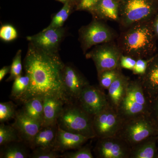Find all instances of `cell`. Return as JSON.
Segmentation results:
<instances>
[{
  "instance_id": "11",
  "label": "cell",
  "mask_w": 158,
  "mask_h": 158,
  "mask_svg": "<svg viewBox=\"0 0 158 158\" xmlns=\"http://www.w3.org/2000/svg\"><path fill=\"white\" fill-rule=\"evenodd\" d=\"M62 84L69 103L77 102L82 90L90 85L86 78L75 67L70 64H66L63 68Z\"/></svg>"
},
{
  "instance_id": "19",
  "label": "cell",
  "mask_w": 158,
  "mask_h": 158,
  "mask_svg": "<svg viewBox=\"0 0 158 158\" xmlns=\"http://www.w3.org/2000/svg\"><path fill=\"white\" fill-rule=\"evenodd\" d=\"M58 124L42 126L35 136L29 147L33 150L37 148L54 149L56 144Z\"/></svg>"
},
{
  "instance_id": "2",
  "label": "cell",
  "mask_w": 158,
  "mask_h": 158,
  "mask_svg": "<svg viewBox=\"0 0 158 158\" xmlns=\"http://www.w3.org/2000/svg\"><path fill=\"white\" fill-rule=\"evenodd\" d=\"M152 20L125 28L119 36L118 45L122 54L137 59H147L155 52L156 34Z\"/></svg>"
},
{
  "instance_id": "5",
  "label": "cell",
  "mask_w": 158,
  "mask_h": 158,
  "mask_svg": "<svg viewBox=\"0 0 158 158\" xmlns=\"http://www.w3.org/2000/svg\"><path fill=\"white\" fill-rule=\"evenodd\" d=\"M150 101L140 81L131 80L117 111L125 119L148 113Z\"/></svg>"
},
{
  "instance_id": "22",
  "label": "cell",
  "mask_w": 158,
  "mask_h": 158,
  "mask_svg": "<svg viewBox=\"0 0 158 158\" xmlns=\"http://www.w3.org/2000/svg\"><path fill=\"white\" fill-rule=\"evenodd\" d=\"M22 110L31 118L42 124L43 120L44 98L34 97L23 102Z\"/></svg>"
},
{
  "instance_id": "40",
  "label": "cell",
  "mask_w": 158,
  "mask_h": 158,
  "mask_svg": "<svg viewBox=\"0 0 158 158\" xmlns=\"http://www.w3.org/2000/svg\"><path fill=\"white\" fill-rule=\"evenodd\" d=\"M156 158H158V151L157 152V154L156 157Z\"/></svg>"
},
{
  "instance_id": "31",
  "label": "cell",
  "mask_w": 158,
  "mask_h": 158,
  "mask_svg": "<svg viewBox=\"0 0 158 158\" xmlns=\"http://www.w3.org/2000/svg\"><path fill=\"white\" fill-rule=\"evenodd\" d=\"M33 152L30 155L31 158H58L61 157L59 152L54 149L44 148H37L33 150Z\"/></svg>"
},
{
  "instance_id": "23",
  "label": "cell",
  "mask_w": 158,
  "mask_h": 158,
  "mask_svg": "<svg viewBox=\"0 0 158 158\" xmlns=\"http://www.w3.org/2000/svg\"><path fill=\"white\" fill-rule=\"evenodd\" d=\"M1 158H26L29 157L28 151L22 142H14L2 146Z\"/></svg>"
},
{
  "instance_id": "17",
  "label": "cell",
  "mask_w": 158,
  "mask_h": 158,
  "mask_svg": "<svg viewBox=\"0 0 158 158\" xmlns=\"http://www.w3.org/2000/svg\"><path fill=\"white\" fill-rule=\"evenodd\" d=\"M65 104L62 99L56 97L44 98L42 126L57 124V120Z\"/></svg>"
},
{
  "instance_id": "37",
  "label": "cell",
  "mask_w": 158,
  "mask_h": 158,
  "mask_svg": "<svg viewBox=\"0 0 158 158\" xmlns=\"http://www.w3.org/2000/svg\"><path fill=\"white\" fill-rule=\"evenodd\" d=\"M11 65L4 66L0 70V81H2L3 79L7 74L10 73Z\"/></svg>"
},
{
  "instance_id": "32",
  "label": "cell",
  "mask_w": 158,
  "mask_h": 158,
  "mask_svg": "<svg viewBox=\"0 0 158 158\" xmlns=\"http://www.w3.org/2000/svg\"><path fill=\"white\" fill-rule=\"evenodd\" d=\"M17 32L13 26L9 24L5 25L0 28V37L6 42L12 41L17 38Z\"/></svg>"
},
{
  "instance_id": "35",
  "label": "cell",
  "mask_w": 158,
  "mask_h": 158,
  "mask_svg": "<svg viewBox=\"0 0 158 158\" xmlns=\"http://www.w3.org/2000/svg\"><path fill=\"white\" fill-rule=\"evenodd\" d=\"M136 63V59L132 57L122 55L119 61V65L121 68L133 70Z\"/></svg>"
},
{
  "instance_id": "4",
  "label": "cell",
  "mask_w": 158,
  "mask_h": 158,
  "mask_svg": "<svg viewBox=\"0 0 158 158\" xmlns=\"http://www.w3.org/2000/svg\"><path fill=\"white\" fill-rule=\"evenodd\" d=\"M158 135V126L149 113L125 119L117 135L132 146L143 140Z\"/></svg>"
},
{
  "instance_id": "12",
  "label": "cell",
  "mask_w": 158,
  "mask_h": 158,
  "mask_svg": "<svg viewBox=\"0 0 158 158\" xmlns=\"http://www.w3.org/2000/svg\"><path fill=\"white\" fill-rule=\"evenodd\" d=\"M101 89L88 85L82 90L78 99L80 106L93 117L110 105L107 95Z\"/></svg>"
},
{
  "instance_id": "36",
  "label": "cell",
  "mask_w": 158,
  "mask_h": 158,
  "mask_svg": "<svg viewBox=\"0 0 158 158\" xmlns=\"http://www.w3.org/2000/svg\"><path fill=\"white\" fill-rule=\"evenodd\" d=\"M99 1L100 0H81L77 7V9L90 11Z\"/></svg>"
},
{
  "instance_id": "24",
  "label": "cell",
  "mask_w": 158,
  "mask_h": 158,
  "mask_svg": "<svg viewBox=\"0 0 158 158\" xmlns=\"http://www.w3.org/2000/svg\"><path fill=\"white\" fill-rule=\"evenodd\" d=\"M14 142H23L17 130L11 125L2 123L0 125V145L4 146Z\"/></svg>"
},
{
  "instance_id": "20",
  "label": "cell",
  "mask_w": 158,
  "mask_h": 158,
  "mask_svg": "<svg viewBox=\"0 0 158 158\" xmlns=\"http://www.w3.org/2000/svg\"><path fill=\"white\" fill-rule=\"evenodd\" d=\"M130 80L129 77L122 72L108 88L107 95L109 103L117 110L120 102L124 97Z\"/></svg>"
},
{
  "instance_id": "30",
  "label": "cell",
  "mask_w": 158,
  "mask_h": 158,
  "mask_svg": "<svg viewBox=\"0 0 158 158\" xmlns=\"http://www.w3.org/2000/svg\"><path fill=\"white\" fill-rule=\"evenodd\" d=\"M63 158H93L94 157L89 145L82 146L76 151L65 153L61 156Z\"/></svg>"
},
{
  "instance_id": "14",
  "label": "cell",
  "mask_w": 158,
  "mask_h": 158,
  "mask_svg": "<svg viewBox=\"0 0 158 158\" xmlns=\"http://www.w3.org/2000/svg\"><path fill=\"white\" fill-rule=\"evenodd\" d=\"M12 125L18 131L23 143L29 147L42 127V124L28 116L22 109L16 112Z\"/></svg>"
},
{
  "instance_id": "6",
  "label": "cell",
  "mask_w": 158,
  "mask_h": 158,
  "mask_svg": "<svg viewBox=\"0 0 158 158\" xmlns=\"http://www.w3.org/2000/svg\"><path fill=\"white\" fill-rule=\"evenodd\" d=\"M156 11L152 0H126L119 7L118 22L127 28L138 23L151 20Z\"/></svg>"
},
{
  "instance_id": "21",
  "label": "cell",
  "mask_w": 158,
  "mask_h": 158,
  "mask_svg": "<svg viewBox=\"0 0 158 158\" xmlns=\"http://www.w3.org/2000/svg\"><path fill=\"white\" fill-rule=\"evenodd\" d=\"M158 135L148 138L131 147L130 158H156Z\"/></svg>"
},
{
  "instance_id": "27",
  "label": "cell",
  "mask_w": 158,
  "mask_h": 158,
  "mask_svg": "<svg viewBox=\"0 0 158 158\" xmlns=\"http://www.w3.org/2000/svg\"><path fill=\"white\" fill-rule=\"evenodd\" d=\"M121 73V68L118 67L114 69L105 70L98 74L100 87L102 89L108 90L111 84Z\"/></svg>"
},
{
  "instance_id": "13",
  "label": "cell",
  "mask_w": 158,
  "mask_h": 158,
  "mask_svg": "<svg viewBox=\"0 0 158 158\" xmlns=\"http://www.w3.org/2000/svg\"><path fill=\"white\" fill-rule=\"evenodd\" d=\"M64 28L43 30L33 36L27 37V40L38 48L51 52H58L60 44L65 37Z\"/></svg>"
},
{
  "instance_id": "33",
  "label": "cell",
  "mask_w": 158,
  "mask_h": 158,
  "mask_svg": "<svg viewBox=\"0 0 158 158\" xmlns=\"http://www.w3.org/2000/svg\"><path fill=\"white\" fill-rule=\"evenodd\" d=\"M153 56L149 59H137L135 65L132 70L133 73L139 76L144 74Z\"/></svg>"
},
{
  "instance_id": "18",
  "label": "cell",
  "mask_w": 158,
  "mask_h": 158,
  "mask_svg": "<svg viewBox=\"0 0 158 158\" xmlns=\"http://www.w3.org/2000/svg\"><path fill=\"white\" fill-rule=\"evenodd\" d=\"M89 11L95 19L119 21V6L115 0H100Z\"/></svg>"
},
{
  "instance_id": "41",
  "label": "cell",
  "mask_w": 158,
  "mask_h": 158,
  "mask_svg": "<svg viewBox=\"0 0 158 158\" xmlns=\"http://www.w3.org/2000/svg\"></svg>"
},
{
  "instance_id": "42",
  "label": "cell",
  "mask_w": 158,
  "mask_h": 158,
  "mask_svg": "<svg viewBox=\"0 0 158 158\" xmlns=\"http://www.w3.org/2000/svg\"><path fill=\"white\" fill-rule=\"evenodd\" d=\"M79 1H80H80H81V0H79Z\"/></svg>"
},
{
  "instance_id": "25",
  "label": "cell",
  "mask_w": 158,
  "mask_h": 158,
  "mask_svg": "<svg viewBox=\"0 0 158 158\" xmlns=\"http://www.w3.org/2000/svg\"><path fill=\"white\" fill-rule=\"evenodd\" d=\"M69 0L64 4L62 9L55 15L50 24L43 30L62 27L65 21L68 18L71 11V6Z\"/></svg>"
},
{
  "instance_id": "29",
  "label": "cell",
  "mask_w": 158,
  "mask_h": 158,
  "mask_svg": "<svg viewBox=\"0 0 158 158\" xmlns=\"http://www.w3.org/2000/svg\"><path fill=\"white\" fill-rule=\"evenodd\" d=\"M23 71L22 62V51L19 50L13 58L12 64L11 65L10 76L7 79L6 81H14L18 77L22 75Z\"/></svg>"
},
{
  "instance_id": "9",
  "label": "cell",
  "mask_w": 158,
  "mask_h": 158,
  "mask_svg": "<svg viewBox=\"0 0 158 158\" xmlns=\"http://www.w3.org/2000/svg\"><path fill=\"white\" fill-rule=\"evenodd\" d=\"M122 54L118 45L111 41L94 48L86 54V57L92 59L98 74L105 70L120 67L119 61Z\"/></svg>"
},
{
  "instance_id": "39",
  "label": "cell",
  "mask_w": 158,
  "mask_h": 158,
  "mask_svg": "<svg viewBox=\"0 0 158 158\" xmlns=\"http://www.w3.org/2000/svg\"><path fill=\"white\" fill-rule=\"evenodd\" d=\"M57 1H59V2H61L65 4V3L67 2V0H57Z\"/></svg>"
},
{
  "instance_id": "38",
  "label": "cell",
  "mask_w": 158,
  "mask_h": 158,
  "mask_svg": "<svg viewBox=\"0 0 158 158\" xmlns=\"http://www.w3.org/2000/svg\"><path fill=\"white\" fill-rule=\"evenodd\" d=\"M152 25L156 35L158 37V15L155 18L154 20L152 22Z\"/></svg>"
},
{
  "instance_id": "26",
  "label": "cell",
  "mask_w": 158,
  "mask_h": 158,
  "mask_svg": "<svg viewBox=\"0 0 158 158\" xmlns=\"http://www.w3.org/2000/svg\"><path fill=\"white\" fill-rule=\"evenodd\" d=\"M11 91V96L19 100L26 93L30 84L28 75L20 76L14 80Z\"/></svg>"
},
{
  "instance_id": "7",
  "label": "cell",
  "mask_w": 158,
  "mask_h": 158,
  "mask_svg": "<svg viewBox=\"0 0 158 158\" xmlns=\"http://www.w3.org/2000/svg\"><path fill=\"white\" fill-rule=\"evenodd\" d=\"M116 37L109 26L95 19L79 31V40L85 52L94 46L113 41Z\"/></svg>"
},
{
  "instance_id": "3",
  "label": "cell",
  "mask_w": 158,
  "mask_h": 158,
  "mask_svg": "<svg viewBox=\"0 0 158 158\" xmlns=\"http://www.w3.org/2000/svg\"><path fill=\"white\" fill-rule=\"evenodd\" d=\"M93 121V116L87 113L77 102L65 105L57 124L62 129L80 134L90 139L96 138Z\"/></svg>"
},
{
  "instance_id": "16",
  "label": "cell",
  "mask_w": 158,
  "mask_h": 158,
  "mask_svg": "<svg viewBox=\"0 0 158 158\" xmlns=\"http://www.w3.org/2000/svg\"><path fill=\"white\" fill-rule=\"evenodd\" d=\"M150 98L158 94V54L153 56L145 73L138 79Z\"/></svg>"
},
{
  "instance_id": "10",
  "label": "cell",
  "mask_w": 158,
  "mask_h": 158,
  "mask_svg": "<svg viewBox=\"0 0 158 158\" xmlns=\"http://www.w3.org/2000/svg\"><path fill=\"white\" fill-rule=\"evenodd\" d=\"M93 152L96 158H130L131 146L118 136L98 138Z\"/></svg>"
},
{
  "instance_id": "8",
  "label": "cell",
  "mask_w": 158,
  "mask_h": 158,
  "mask_svg": "<svg viewBox=\"0 0 158 158\" xmlns=\"http://www.w3.org/2000/svg\"><path fill=\"white\" fill-rule=\"evenodd\" d=\"M125 119L116 109L109 105L93 117V127L97 138L117 135Z\"/></svg>"
},
{
  "instance_id": "1",
  "label": "cell",
  "mask_w": 158,
  "mask_h": 158,
  "mask_svg": "<svg viewBox=\"0 0 158 158\" xmlns=\"http://www.w3.org/2000/svg\"><path fill=\"white\" fill-rule=\"evenodd\" d=\"M65 65L59 52H47L29 43L23 66L30 77V86L19 100L23 103L34 97H56L68 104L62 84Z\"/></svg>"
},
{
  "instance_id": "28",
  "label": "cell",
  "mask_w": 158,
  "mask_h": 158,
  "mask_svg": "<svg viewBox=\"0 0 158 158\" xmlns=\"http://www.w3.org/2000/svg\"><path fill=\"white\" fill-rule=\"evenodd\" d=\"M16 112L15 106L12 102L0 103V122L5 123L14 118Z\"/></svg>"
},
{
  "instance_id": "34",
  "label": "cell",
  "mask_w": 158,
  "mask_h": 158,
  "mask_svg": "<svg viewBox=\"0 0 158 158\" xmlns=\"http://www.w3.org/2000/svg\"><path fill=\"white\" fill-rule=\"evenodd\" d=\"M150 99L149 113L158 126V94Z\"/></svg>"
},
{
  "instance_id": "15",
  "label": "cell",
  "mask_w": 158,
  "mask_h": 158,
  "mask_svg": "<svg viewBox=\"0 0 158 158\" xmlns=\"http://www.w3.org/2000/svg\"><path fill=\"white\" fill-rule=\"evenodd\" d=\"M89 139L88 137L67 131L58 126L54 150L59 152H63L70 150L77 149L82 147Z\"/></svg>"
}]
</instances>
